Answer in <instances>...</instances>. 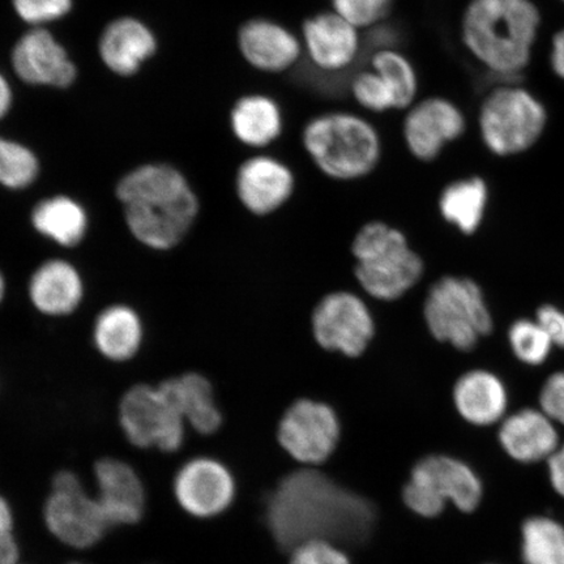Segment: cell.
I'll return each instance as SVG.
<instances>
[{
	"mask_svg": "<svg viewBox=\"0 0 564 564\" xmlns=\"http://www.w3.org/2000/svg\"><path fill=\"white\" fill-rule=\"evenodd\" d=\"M265 519L278 544L293 549L310 540L361 544L377 517L368 500L319 471L302 470L282 479L268 500Z\"/></svg>",
	"mask_w": 564,
	"mask_h": 564,
	"instance_id": "1",
	"label": "cell"
},
{
	"mask_svg": "<svg viewBox=\"0 0 564 564\" xmlns=\"http://www.w3.org/2000/svg\"><path fill=\"white\" fill-rule=\"evenodd\" d=\"M541 23L531 0H467L457 19L458 44L476 65L519 86Z\"/></svg>",
	"mask_w": 564,
	"mask_h": 564,
	"instance_id": "2",
	"label": "cell"
},
{
	"mask_svg": "<svg viewBox=\"0 0 564 564\" xmlns=\"http://www.w3.org/2000/svg\"><path fill=\"white\" fill-rule=\"evenodd\" d=\"M116 194L131 235L153 250H171L188 235L199 200L178 169L152 162L118 182Z\"/></svg>",
	"mask_w": 564,
	"mask_h": 564,
	"instance_id": "3",
	"label": "cell"
},
{
	"mask_svg": "<svg viewBox=\"0 0 564 564\" xmlns=\"http://www.w3.org/2000/svg\"><path fill=\"white\" fill-rule=\"evenodd\" d=\"M301 140L317 171L335 181L366 178L383 156L376 124L356 111L321 112L303 126Z\"/></svg>",
	"mask_w": 564,
	"mask_h": 564,
	"instance_id": "4",
	"label": "cell"
},
{
	"mask_svg": "<svg viewBox=\"0 0 564 564\" xmlns=\"http://www.w3.org/2000/svg\"><path fill=\"white\" fill-rule=\"evenodd\" d=\"M355 276L370 299L393 302L419 284L425 263L403 231L383 221L365 224L351 242Z\"/></svg>",
	"mask_w": 564,
	"mask_h": 564,
	"instance_id": "5",
	"label": "cell"
},
{
	"mask_svg": "<svg viewBox=\"0 0 564 564\" xmlns=\"http://www.w3.org/2000/svg\"><path fill=\"white\" fill-rule=\"evenodd\" d=\"M471 123L486 152L511 159L539 144L546 130L547 111L524 87L506 84L485 95Z\"/></svg>",
	"mask_w": 564,
	"mask_h": 564,
	"instance_id": "6",
	"label": "cell"
},
{
	"mask_svg": "<svg viewBox=\"0 0 564 564\" xmlns=\"http://www.w3.org/2000/svg\"><path fill=\"white\" fill-rule=\"evenodd\" d=\"M423 319L436 341L469 351L492 329V316L476 281L444 276L430 286Z\"/></svg>",
	"mask_w": 564,
	"mask_h": 564,
	"instance_id": "7",
	"label": "cell"
},
{
	"mask_svg": "<svg viewBox=\"0 0 564 564\" xmlns=\"http://www.w3.org/2000/svg\"><path fill=\"white\" fill-rule=\"evenodd\" d=\"M485 496L484 481L468 463L433 455L415 465L404 489L409 509L423 518L441 514L448 502L464 513L475 512Z\"/></svg>",
	"mask_w": 564,
	"mask_h": 564,
	"instance_id": "8",
	"label": "cell"
},
{
	"mask_svg": "<svg viewBox=\"0 0 564 564\" xmlns=\"http://www.w3.org/2000/svg\"><path fill=\"white\" fill-rule=\"evenodd\" d=\"M312 333L323 350L359 358L368 351L376 337L377 323L361 295L335 291L316 303L312 314Z\"/></svg>",
	"mask_w": 564,
	"mask_h": 564,
	"instance_id": "9",
	"label": "cell"
},
{
	"mask_svg": "<svg viewBox=\"0 0 564 564\" xmlns=\"http://www.w3.org/2000/svg\"><path fill=\"white\" fill-rule=\"evenodd\" d=\"M119 421L127 440L140 448L174 453L185 441L186 421L159 386L131 387L119 405Z\"/></svg>",
	"mask_w": 564,
	"mask_h": 564,
	"instance_id": "10",
	"label": "cell"
},
{
	"mask_svg": "<svg viewBox=\"0 0 564 564\" xmlns=\"http://www.w3.org/2000/svg\"><path fill=\"white\" fill-rule=\"evenodd\" d=\"M470 130V118L449 96L419 98L405 110L403 140L415 160L432 162Z\"/></svg>",
	"mask_w": 564,
	"mask_h": 564,
	"instance_id": "11",
	"label": "cell"
},
{
	"mask_svg": "<svg viewBox=\"0 0 564 564\" xmlns=\"http://www.w3.org/2000/svg\"><path fill=\"white\" fill-rule=\"evenodd\" d=\"M45 521L56 539L77 549L96 545L109 528L97 499L90 498L80 479L68 470L59 471L54 478Z\"/></svg>",
	"mask_w": 564,
	"mask_h": 564,
	"instance_id": "12",
	"label": "cell"
},
{
	"mask_svg": "<svg viewBox=\"0 0 564 564\" xmlns=\"http://www.w3.org/2000/svg\"><path fill=\"white\" fill-rule=\"evenodd\" d=\"M340 432V420L333 406L323 401L300 399L282 415L278 438L295 460L314 465L334 454Z\"/></svg>",
	"mask_w": 564,
	"mask_h": 564,
	"instance_id": "13",
	"label": "cell"
},
{
	"mask_svg": "<svg viewBox=\"0 0 564 564\" xmlns=\"http://www.w3.org/2000/svg\"><path fill=\"white\" fill-rule=\"evenodd\" d=\"M13 74L30 87L68 89L79 77V69L67 47L48 28H30L12 46Z\"/></svg>",
	"mask_w": 564,
	"mask_h": 564,
	"instance_id": "14",
	"label": "cell"
},
{
	"mask_svg": "<svg viewBox=\"0 0 564 564\" xmlns=\"http://www.w3.org/2000/svg\"><path fill=\"white\" fill-rule=\"evenodd\" d=\"M300 35L303 55L323 74L347 73L362 53V31L333 10L305 19Z\"/></svg>",
	"mask_w": 564,
	"mask_h": 564,
	"instance_id": "15",
	"label": "cell"
},
{
	"mask_svg": "<svg viewBox=\"0 0 564 564\" xmlns=\"http://www.w3.org/2000/svg\"><path fill=\"white\" fill-rule=\"evenodd\" d=\"M237 47L251 68L268 75H281L303 58L300 33L271 18L246 20L237 32Z\"/></svg>",
	"mask_w": 564,
	"mask_h": 564,
	"instance_id": "16",
	"label": "cell"
},
{
	"mask_svg": "<svg viewBox=\"0 0 564 564\" xmlns=\"http://www.w3.org/2000/svg\"><path fill=\"white\" fill-rule=\"evenodd\" d=\"M295 174L284 161L259 153L239 165L236 193L250 214L264 217L274 214L292 199Z\"/></svg>",
	"mask_w": 564,
	"mask_h": 564,
	"instance_id": "17",
	"label": "cell"
},
{
	"mask_svg": "<svg viewBox=\"0 0 564 564\" xmlns=\"http://www.w3.org/2000/svg\"><path fill=\"white\" fill-rule=\"evenodd\" d=\"M182 509L196 518H214L235 499L236 484L229 469L209 457H197L183 465L174 481Z\"/></svg>",
	"mask_w": 564,
	"mask_h": 564,
	"instance_id": "18",
	"label": "cell"
},
{
	"mask_svg": "<svg viewBox=\"0 0 564 564\" xmlns=\"http://www.w3.org/2000/svg\"><path fill=\"white\" fill-rule=\"evenodd\" d=\"M159 37L153 28L137 17H119L105 25L97 42V52L112 75L137 76L159 53Z\"/></svg>",
	"mask_w": 564,
	"mask_h": 564,
	"instance_id": "19",
	"label": "cell"
},
{
	"mask_svg": "<svg viewBox=\"0 0 564 564\" xmlns=\"http://www.w3.org/2000/svg\"><path fill=\"white\" fill-rule=\"evenodd\" d=\"M497 441L507 457L521 465L544 464L561 446L555 422L538 408H521L500 422Z\"/></svg>",
	"mask_w": 564,
	"mask_h": 564,
	"instance_id": "20",
	"label": "cell"
},
{
	"mask_svg": "<svg viewBox=\"0 0 564 564\" xmlns=\"http://www.w3.org/2000/svg\"><path fill=\"white\" fill-rule=\"evenodd\" d=\"M97 502L109 527L139 523L145 509V491L137 471L117 458L96 464Z\"/></svg>",
	"mask_w": 564,
	"mask_h": 564,
	"instance_id": "21",
	"label": "cell"
},
{
	"mask_svg": "<svg viewBox=\"0 0 564 564\" xmlns=\"http://www.w3.org/2000/svg\"><path fill=\"white\" fill-rule=\"evenodd\" d=\"M456 412L476 427L502 422L509 411V391L497 373L475 369L458 377L453 390Z\"/></svg>",
	"mask_w": 564,
	"mask_h": 564,
	"instance_id": "22",
	"label": "cell"
},
{
	"mask_svg": "<svg viewBox=\"0 0 564 564\" xmlns=\"http://www.w3.org/2000/svg\"><path fill=\"white\" fill-rule=\"evenodd\" d=\"M232 137L252 150L276 143L285 129L281 105L270 95L247 94L232 104L229 115Z\"/></svg>",
	"mask_w": 564,
	"mask_h": 564,
	"instance_id": "23",
	"label": "cell"
},
{
	"mask_svg": "<svg viewBox=\"0 0 564 564\" xmlns=\"http://www.w3.org/2000/svg\"><path fill=\"white\" fill-rule=\"evenodd\" d=\"M83 295L80 273L66 260H47L35 270L30 282L33 306L48 316L73 314L79 307Z\"/></svg>",
	"mask_w": 564,
	"mask_h": 564,
	"instance_id": "24",
	"label": "cell"
},
{
	"mask_svg": "<svg viewBox=\"0 0 564 564\" xmlns=\"http://www.w3.org/2000/svg\"><path fill=\"white\" fill-rule=\"evenodd\" d=\"M159 387L197 433L209 435L220 429L223 414L216 405L214 387L202 373H182L164 380Z\"/></svg>",
	"mask_w": 564,
	"mask_h": 564,
	"instance_id": "25",
	"label": "cell"
},
{
	"mask_svg": "<svg viewBox=\"0 0 564 564\" xmlns=\"http://www.w3.org/2000/svg\"><path fill=\"white\" fill-rule=\"evenodd\" d=\"M488 202L489 187L482 176H464L443 188L441 216L463 235L471 236L481 227Z\"/></svg>",
	"mask_w": 564,
	"mask_h": 564,
	"instance_id": "26",
	"label": "cell"
},
{
	"mask_svg": "<svg viewBox=\"0 0 564 564\" xmlns=\"http://www.w3.org/2000/svg\"><path fill=\"white\" fill-rule=\"evenodd\" d=\"M94 338L96 348L105 358L126 362L138 355L143 341V326L131 307L110 306L98 315Z\"/></svg>",
	"mask_w": 564,
	"mask_h": 564,
	"instance_id": "27",
	"label": "cell"
},
{
	"mask_svg": "<svg viewBox=\"0 0 564 564\" xmlns=\"http://www.w3.org/2000/svg\"><path fill=\"white\" fill-rule=\"evenodd\" d=\"M32 224L35 230L63 247L79 245L88 229L86 209L65 195L47 197L34 207Z\"/></svg>",
	"mask_w": 564,
	"mask_h": 564,
	"instance_id": "28",
	"label": "cell"
},
{
	"mask_svg": "<svg viewBox=\"0 0 564 564\" xmlns=\"http://www.w3.org/2000/svg\"><path fill=\"white\" fill-rule=\"evenodd\" d=\"M523 564H564V523L550 514H533L521 524Z\"/></svg>",
	"mask_w": 564,
	"mask_h": 564,
	"instance_id": "29",
	"label": "cell"
},
{
	"mask_svg": "<svg viewBox=\"0 0 564 564\" xmlns=\"http://www.w3.org/2000/svg\"><path fill=\"white\" fill-rule=\"evenodd\" d=\"M369 67L382 77L399 111H405L419 100L417 68L403 52L390 46L380 47L371 54Z\"/></svg>",
	"mask_w": 564,
	"mask_h": 564,
	"instance_id": "30",
	"label": "cell"
},
{
	"mask_svg": "<svg viewBox=\"0 0 564 564\" xmlns=\"http://www.w3.org/2000/svg\"><path fill=\"white\" fill-rule=\"evenodd\" d=\"M40 160L30 147L0 135V186L24 189L33 185L40 174Z\"/></svg>",
	"mask_w": 564,
	"mask_h": 564,
	"instance_id": "31",
	"label": "cell"
},
{
	"mask_svg": "<svg viewBox=\"0 0 564 564\" xmlns=\"http://www.w3.org/2000/svg\"><path fill=\"white\" fill-rule=\"evenodd\" d=\"M509 343L514 357L529 366L546 362L554 347L544 328L535 319H520L512 323L509 329Z\"/></svg>",
	"mask_w": 564,
	"mask_h": 564,
	"instance_id": "32",
	"label": "cell"
},
{
	"mask_svg": "<svg viewBox=\"0 0 564 564\" xmlns=\"http://www.w3.org/2000/svg\"><path fill=\"white\" fill-rule=\"evenodd\" d=\"M349 89L352 100L369 115H386L398 110L382 77L370 67L352 76Z\"/></svg>",
	"mask_w": 564,
	"mask_h": 564,
	"instance_id": "33",
	"label": "cell"
},
{
	"mask_svg": "<svg viewBox=\"0 0 564 564\" xmlns=\"http://www.w3.org/2000/svg\"><path fill=\"white\" fill-rule=\"evenodd\" d=\"M19 20L30 28H48L74 11L75 0H11Z\"/></svg>",
	"mask_w": 564,
	"mask_h": 564,
	"instance_id": "34",
	"label": "cell"
},
{
	"mask_svg": "<svg viewBox=\"0 0 564 564\" xmlns=\"http://www.w3.org/2000/svg\"><path fill=\"white\" fill-rule=\"evenodd\" d=\"M330 10L362 32L382 24L397 0H329Z\"/></svg>",
	"mask_w": 564,
	"mask_h": 564,
	"instance_id": "35",
	"label": "cell"
},
{
	"mask_svg": "<svg viewBox=\"0 0 564 564\" xmlns=\"http://www.w3.org/2000/svg\"><path fill=\"white\" fill-rule=\"evenodd\" d=\"M291 564H350V562L334 542L310 540L293 547Z\"/></svg>",
	"mask_w": 564,
	"mask_h": 564,
	"instance_id": "36",
	"label": "cell"
},
{
	"mask_svg": "<svg viewBox=\"0 0 564 564\" xmlns=\"http://www.w3.org/2000/svg\"><path fill=\"white\" fill-rule=\"evenodd\" d=\"M539 405L556 426L564 427V370L552 373L542 384Z\"/></svg>",
	"mask_w": 564,
	"mask_h": 564,
	"instance_id": "37",
	"label": "cell"
},
{
	"mask_svg": "<svg viewBox=\"0 0 564 564\" xmlns=\"http://www.w3.org/2000/svg\"><path fill=\"white\" fill-rule=\"evenodd\" d=\"M535 321L544 328L554 347L564 349V312L554 305H544L535 314Z\"/></svg>",
	"mask_w": 564,
	"mask_h": 564,
	"instance_id": "38",
	"label": "cell"
},
{
	"mask_svg": "<svg viewBox=\"0 0 564 564\" xmlns=\"http://www.w3.org/2000/svg\"><path fill=\"white\" fill-rule=\"evenodd\" d=\"M550 485L556 496L564 499V442L545 462Z\"/></svg>",
	"mask_w": 564,
	"mask_h": 564,
	"instance_id": "39",
	"label": "cell"
},
{
	"mask_svg": "<svg viewBox=\"0 0 564 564\" xmlns=\"http://www.w3.org/2000/svg\"><path fill=\"white\" fill-rule=\"evenodd\" d=\"M13 105H15V90L9 76L0 69V122L11 115Z\"/></svg>",
	"mask_w": 564,
	"mask_h": 564,
	"instance_id": "40",
	"label": "cell"
},
{
	"mask_svg": "<svg viewBox=\"0 0 564 564\" xmlns=\"http://www.w3.org/2000/svg\"><path fill=\"white\" fill-rule=\"evenodd\" d=\"M550 65H552L554 74L564 82V28L554 34Z\"/></svg>",
	"mask_w": 564,
	"mask_h": 564,
	"instance_id": "41",
	"label": "cell"
},
{
	"mask_svg": "<svg viewBox=\"0 0 564 564\" xmlns=\"http://www.w3.org/2000/svg\"><path fill=\"white\" fill-rule=\"evenodd\" d=\"M19 560V546L13 534L0 535V564H15Z\"/></svg>",
	"mask_w": 564,
	"mask_h": 564,
	"instance_id": "42",
	"label": "cell"
},
{
	"mask_svg": "<svg viewBox=\"0 0 564 564\" xmlns=\"http://www.w3.org/2000/svg\"><path fill=\"white\" fill-rule=\"evenodd\" d=\"M13 525L12 512L9 503L0 498V535L11 533Z\"/></svg>",
	"mask_w": 564,
	"mask_h": 564,
	"instance_id": "43",
	"label": "cell"
},
{
	"mask_svg": "<svg viewBox=\"0 0 564 564\" xmlns=\"http://www.w3.org/2000/svg\"><path fill=\"white\" fill-rule=\"evenodd\" d=\"M6 293V281L2 276V273H0V303H2L3 297Z\"/></svg>",
	"mask_w": 564,
	"mask_h": 564,
	"instance_id": "44",
	"label": "cell"
},
{
	"mask_svg": "<svg viewBox=\"0 0 564 564\" xmlns=\"http://www.w3.org/2000/svg\"><path fill=\"white\" fill-rule=\"evenodd\" d=\"M485 564H498V563H485Z\"/></svg>",
	"mask_w": 564,
	"mask_h": 564,
	"instance_id": "45",
	"label": "cell"
},
{
	"mask_svg": "<svg viewBox=\"0 0 564 564\" xmlns=\"http://www.w3.org/2000/svg\"><path fill=\"white\" fill-rule=\"evenodd\" d=\"M70 564H83V563H70Z\"/></svg>",
	"mask_w": 564,
	"mask_h": 564,
	"instance_id": "46",
	"label": "cell"
},
{
	"mask_svg": "<svg viewBox=\"0 0 564 564\" xmlns=\"http://www.w3.org/2000/svg\"><path fill=\"white\" fill-rule=\"evenodd\" d=\"M562 3H564V0H561Z\"/></svg>",
	"mask_w": 564,
	"mask_h": 564,
	"instance_id": "47",
	"label": "cell"
}]
</instances>
